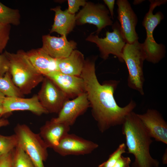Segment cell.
Masks as SVG:
<instances>
[{"label":"cell","mask_w":167,"mask_h":167,"mask_svg":"<svg viewBox=\"0 0 167 167\" xmlns=\"http://www.w3.org/2000/svg\"><path fill=\"white\" fill-rule=\"evenodd\" d=\"M80 77L84 81L92 115L99 131L103 133L111 127L122 125L136 104L131 100L124 107L118 105L114 94L120 81L110 80L101 84L96 75L95 60L89 59L85 60Z\"/></svg>","instance_id":"1"},{"label":"cell","mask_w":167,"mask_h":167,"mask_svg":"<svg viewBox=\"0 0 167 167\" xmlns=\"http://www.w3.org/2000/svg\"><path fill=\"white\" fill-rule=\"evenodd\" d=\"M122 132L125 136L128 153L135 157L131 167H159V162L150 152L153 140L137 113L133 111L126 116L122 124Z\"/></svg>","instance_id":"2"},{"label":"cell","mask_w":167,"mask_h":167,"mask_svg":"<svg viewBox=\"0 0 167 167\" xmlns=\"http://www.w3.org/2000/svg\"><path fill=\"white\" fill-rule=\"evenodd\" d=\"M5 53L10 62L9 71L12 80L24 95L30 94L32 90L43 81L44 76L32 66L27 58L25 52Z\"/></svg>","instance_id":"3"},{"label":"cell","mask_w":167,"mask_h":167,"mask_svg":"<svg viewBox=\"0 0 167 167\" xmlns=\"http://www.w3.org/2000/svg\"><path fill=\"white\" fill-rule=\"evenodd\" d=\"M150 3L149 9L146 14L143 22L145 28L146 37L144 42L142 43L144 52L146 60L153 64L159 62L165 56V46L162 44H158L155 40L153 32L155 28L164 18L163 14L158 11L154 14L153 11L157 6L166 3L167 0H149Z\"/></svg>","instance_id":"4"},{"label":"cell","mask_w":167,"mask_h":167,"mask_svg":"<svg viewBox=\"0 0 167 167\" xmlns=\"http://www.w3.org/2000/svg\"><path fill=\"white\" fill-rule=\"evenodd\" d=\"M122 59L128 71V87L144 95L143 64L146 57L142 43L138 41L132 44L126 43L123 50Z\"/></svg>","instance_id":"5"},{"label":"cell","mask_w":167,"mask_h":167,"mask_svg":"<svg viewBox=\"0 0 167 167\" xmlns=\"http://www.w3.org/2000/svg\"><path fill=\"white\" fill-rule=\"evenodd\" d=\"M18 146L26 153L35 167H45L43 162L48 158V148L39 134L34 132L27 125L18 123L14 129Z\"/></svg>","instance_id":"6"},{"label":"cell","mask_w":167,"mask_h":167,"mask_svg":"<svg viewBox=\"0 0 167 167\" xmlns=\"http://www.w3.org/2000/svg\"><path fill=\"white\" fill-rule=\"evenodd\" d=\"M112 32L107 31L106 36L99 38L98 36L91 34L86 40L95 43L99 48L100 56L104 59H107L109 55H115L121 62H123L122 54L126 43L121 29L120 24L116 21L112 27Z\"/></svg>","instance_id":"7"},{"label":"cell","mask_w":167,"mask_h":167,"mask_svg":"<svg viewBox=\"0 0 167 167\" xmlns=\"http://www.w3.org/2000/svg\"><path fill=\"white\" fill-rule=\"evenodd\" d=\"M42 83L37 94L39 102L48 113H58L69 98L48 77L44 76Z\"/></svg>","instance_id":"8"},{"label":"cell","mask_w":167,"mask_h":167,"mask_svg":"<svg viewBox=\"0 0 167 167\" xmlns=\"http://www.w3.org/2000/svg\"><path fill=\"white\" fill-rule=\"evenodd\" d=\"M109 14V11L104 5L87 2L75 15L76 24L82 25L88 23L94 24L97 28L96 32L98 34L106 27L113 25Z\"/></svg>","instance_id":"9"},{"label":"cell","mask_w":167,"mask_h":167,"mask_svg":"<svg viewBox=\"0 0 167 167\" xmlns=\"http://www.w3.org/2000/svg\"><path fill=\"white\" fill-rule=\"evenodd\" d=\"M99 146L98 145L74 134H66L58 145L53 149L62 156L89 154Z\"/></svg>","instance_id":"10"},{"label":"cell","mask_w":167,"mask_h":167,"mask_svg":"<svg viewBox=\"0 0 167 167\" xmlns=\"http://www.w3.org/2000/svg\"><path fill=\"white\" fill-rule=\"evenodd\" d=\"M118 18L121 32L126 43L132 44L138 41L139 37L135 27L137 16L129 2L127 0H118Z\"/></svg>","instance_id":"11"},{"label":"cell","mask_w":167,"mask_h":167,"mask_svg":"<svg viewBox=\"0 0 167 167\" xmlns=\"http://www.w3.org/2000/svg\"><path fill=\"white\" fill-rule=\"evenodd\" d=\"M137 115L152 138L167 144V123L158 111L148 109L145 113Z\"/></svg>","instance_id":"12"},{"label":"cell","mask_w":167,"mask_h":167,"mask_svg":"<svg viewBox=\"0 0 167 167\" xmlns=\"http://www.w3.org/2000/svg\"><path fill=\"white\" fill-rule=\"evenodd\" d=\"M89 107V103L85 92L72 100L66 101L58 117L53 119L55 122L64 123L71 126Z\"/></svg>","instance_id":"13"},{"label":"cell","mask_w":167,"mask_h":167,"mask_svg":"<svg viewBox=\"0 0 167 167\" xmlns=\"http://www.w3.org/2000/svg\"><path fill=\"white\" fill-rule=\"evenodd\" d=\"M17 111H28L38 116L49 113L39 101L37 94L28 98L6 96L0 118L6 114Z\"/></svg>","instance_id":"14"},{"label":"cell","mask_w":167,"mask_h":167,"mask_svg":"<svg viewBox=\"0 0 167 167\" xmlns=\"http://www.w3.org/2000/svg\"><path fill=\"white\" fill-rule=\"evenodd\" d=\"M41 49L52 58L59 59L68 56L76 48V43L73 41H68L66 36L60 37L49 34L43 36Z\"/></svg>","instance_id":"15"},{"label":"cell","mask_w":167,"mask_h":167,"mask_svg":"<svg viewBox=\"0 0 167 167\" xmlns=\"http://www.w3.org/2000/svg\"><path fill=\"white\" fill-rule=\"evenodd\" d=\"M70 98H75L85 92L84 81L80 76L64 74L57 71L46 76Z\"/></svg>","instance_id":"16"},{"label":"cell","mask_w":167,"mask_h":167,"mask_svg":"<svg viewBox=\"0 0 167 167\" xmlns=\"http://www.w3.org/2000/svg\"><path fill=\"white\" fill-rule=\"evenodd\" d=\"M70 126L55 122L53 118L47 121L40 128L39 134L48 148L53 149L69 132Z\"/></svg>","instance_id":"17"},{"label":"cell","mask_w":167,"mask_h":167,"mask_svg":"<svg viewBox=\"0 0 167 167\" xmlns=\"http://www.w3.org/2000/svg\"><path fill=\"white\" fill-rule=\"evenodd\" d=\"M25 54L34 68L44 76L57 71L56 59L49 56L41 48L25 52Z\"/></svg>","instance_id":"18"},{"label":"cell","mask_w":167,"mask_h":167,"mask_svg":"<svg viewBox=\"0 0 167 167\" xmlns=\"http://www.w3.org/2000/svg\"><path fill=\"white\" fill-rule=\"evenodd\" d=\"M56 60L57 71L77 76H80L85 61L84 55L75 49L68 56Z\"/></svg>","instance_id":"19"},{"label":"cell","mask_w":167,"mask_h":167,"mask_svg":"<svg viewBox=\"0 0 167 167\" xmlns=\"http://www.w3.org/2000/svg\"><path fill=\"white\" fill-rule=\"evenodd\" d=\"M60 6L51 9L55 12L54 21L50 33L56 32L62 36H66L72 31L76 24L75 14L69 13L67 10L63 11Z\"/></svg>","instance_id":"20"},{"label":"cell","mask_w":167,"mask_h":167,"mask_svg":"<svg viewBox=\"0 0 167 167\" xmlns=\"http://www.w3.org/2000/svg\"><path fill=\"white\" fill-rule=\"evenodd\" d=\"M0 92L6 97L24 96L13 82L9 71L4 76H0Z\"/></svg>","instance_id":"21"},{"label":"cell","mask_w":167,"mask_h":167,"mask_svg":"<svg viewBox=\"0 0 167 167\" xmlns=\"http://www.w3.org/2000/svg\"><path fill=\"white\" fill-rule=\"evenodd\" d=\"M19 10L8 7L0 2V23L18 25L20 23Z\"/></svg>","instance_id":"22"},{"label":"cell","mask_w":167,"mask_h":167,"mask_svg":"<svg viewBox=\"0 0 167 167\" xmlns=\"http://www.w3.org/2000/svg\"><path fill=\"white\" fill-rule=\"evenodd\" d=\"M11 167H35L26 153L19 146L12 151Z\"/></svg>","instance_id":"23"},{"label":"cell","mask_w":167,"mask_h":167,"mask_svg":"<svg viewBox=\"0 0 167 167\" xmlns=\"http://www.w3.org/2000/svg\"><path fill=\"white\" fill-rule=\"evenodd\" d=\"M18 145V139L15 134L8 136L0 134V158L12 152Z\"/></svg>","instance_id":"24"},{"label":"cell","mask_w":167,"mask_h":167,"mask_svg":"<svg viewBox=\"0 0 167 167\" xmlns=\"http://www.w3.org/2000/svg\"><path fill=\"white\" fill-rule=\"evenodd\" d=\"M126 148L125 143L120 144L117 148L109 155L108 160L99 165L98 167H113L122 154L126 152Z\"/></svg>","instance_id":"25"},{"label":"cell","mask_w":167,"mask_h":167,"mask_svg":"<svg viewBox=\"0 0 167 167\" xmlns=\"http://www.w3.org/2000/svg\"><path fill=\"white\" fill-rule=\"evenodd\" d=\"M10 24L0 23V54L2 53L9 39Z\"/></svg>","instance_id":"26"},{"label":"cell","mask_w":167,"mask_h":167,"mask_svg":"<svg viewBox=\"0 0 167 167\" xmlns=\"http://www.w3.org/2000/svg\"><path fill=\"white\" fill-rule=\"evenodd\" d=\"M68 8L67 12L71 14H75L79 9L80 6H84L87 2L84 0H68Z\"/></svg>","instance_id":"27"},{"label":"cell","mask_w":167,"mask_h":167,"mask_svg":"<svg viewBox=\"0 0 167 167\" xmlns=\"http://www.w3.org/2000/svg\"><path fill=\"white\" fill-rule=\"evenodd\" d=\"M9 69V61L4 52L0 54V76H4Z\"/></svg>","instance_id":"28"},{"label":"cell","mask_w":167,"mask_h":167,"mask_svg":"<svg viewBox=\"0 0 167 167\" xmlns=\"http://www.w3.org/2000/svg\"><path fill=\"white\" fill-rule=\"evenodd\" d=\"M131 160L129 157L122 156L113 167H130Z\"/></svg>","instance_id":"29"},{"label":"cell","mask_w":167,"mask_h":167,"mask_svg":"<svg viewBox=\"0 0 167 167\" xmlns=\"http://www.w3.org/2000/svg\"><path fill=\"white\" fill-rule=\"evenodd\" d=\"M12 151L0 158V167H11Z\"/></svg>","instance_id":"30"},{"label":"cell","mask_w":167,"mask_h":167,"mask_svg":"<svg viewBox=\"0 0 167 167\" xmlns=\"http://www.w3.org/2000/svg\"><path fill=\"white\" fill-rule=\"evenodd\" d=\"M105 3L107 6L111 15L112 19H113L114 15L113 9L115 0H104Z\"/></svg>","instance_id":"31"},{"label":"cell","mask_w":167,"mask_h":167,"mask_svg":"<svg viewBox=\"0 0 167 167\" xmlns=\"http://www.w3.org/2000/svg\"><path fill=\"white\" fill-rule=\"evenodd\" d=\"M6 96L0 92V115L2 112L3 108V102Z\"/></svg>","instance_id":"32"},{"label":"cell","mask_w":167,"mask_h":167,"mask_svg":"<svg viewBox=\"0 0 167 167\" xmlns=\"http://www.w3.org/2000/svg\"><path fill=\"white\" fill-rule=\"evenodd\" d=\"M10 122L8 120L5 118H0V127L9 125Z\"/></svg>","instance_id":"33"},{"label":"cell","mask_w":167,"mask_h":167,"mask_svg":"<svg viewBox=\"0 0 167 167\" xmlns=\"http://www.w3.org/2000/svg\"><path fill=\"white\" fill-rule=\"evenodd\" d=\"M162 163L164 164H166L167 163V150L165 151L162 158Z\"/></svg>","instance_id":"34"},{"label":"cell","mask_w":167,"mask_h":167,"mask_svg":"<svg viewBox=\"0 0 167 167\" xmlns=\"http://www.w3.org/2000/svg\"><path fill=\"white\" fill-rule=\"evenodd\" d=\"M142 1H143V0H135L133 2V4L135 5H137L141 3L142 2Z\"/></svg>","instance_id":"35"}]
</instances>
